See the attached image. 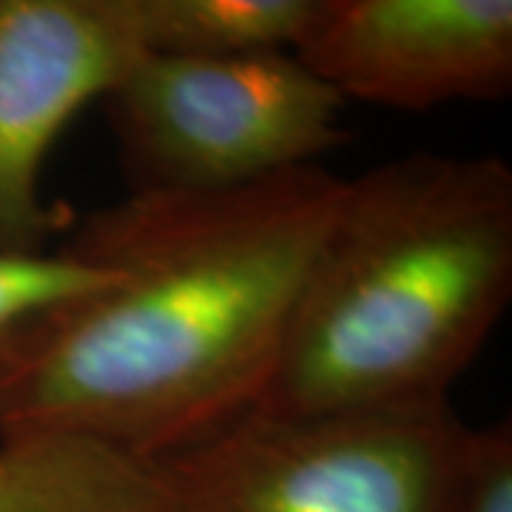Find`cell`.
Returning <instances> with one entry per match:
<instances>
[{
    "instance_id": "52a82bcc",
    "label": "cell",
    "mask_w": 512,
    "mask_h": 512,
    "mask_svg": "<svg viewBox=\"0 0 512 512\" xmlns=\"http://www.w3.org/2000/svg\"><path fill=\"white\" fill-rule=\"evenodd\" d=\"M0 512H165L154 461L72 436L0 441Z\"/></svg>"
},
{
    "instance_id": "3957f363",
    "label": "cell",
    "mask_w": 512,
    "mask_h": 512,
    "mask_svg": "<svg viewBox=\"0 0 512 512\" xmlns=\"http://www.w3.org/2000/svg\"><path fill=\"white\" fill-rule=\"evenodd\" d=\"M470 436L450 402L254 410L154 467L165 512H444Z\"/></svg>"
},
{
    "instance_id": "6da1fadb",
    "label": "cell",
    "mask_w": 512,
    "mask_h": 512,
    "mask_svg": "<svg viewBox=\"0 0 512 512\" xmlns=\"http://www.w3.org/2000/svg\"><path fill=\"white\" fill-rule=\"evenodd\" d=\"M345 177L296 168L234 191H128L60 248L111 268L0 353V441L72 436L163 458L254 413Z\"/></svg>"
},
{
    "instance_id": "8992f818",
    "label": "cell",
    "mask_w": 512,
    "mask_h": 512,
    "mask_svg": "<svg viewBox=\"0 0 512 512\" xmlns=\"http://www.w3.org/2000/svg\"><path fill=\"white\" fill-rule=\"evenodd\" d=\"M345 100L430 111L512 89L510 0H322L293 52Z\"/></svg>"
},
{
    "instance_id": "ba28073f",
    "label": "cell",
    "mask_w": 512,
    "mask_h": 512,
    "mask_svg": "<svg viewBox=\"0 0 512 512\" xmlns=\"http://www.w3.org/2000/svg\"><path fill=\"white\" fill-rule=\"evenodd\" d=\"M128 9L148 55H293L322 0H128Z\"/></svg>"
},
{
    "instance_id": "7a4b0ae2",
    "label": "cell",
    "mask_w": 512,
    "mask_h": 512,
    "mask_svg": "<svg viewBox=\"0 0 512 512\" xmlns=\"http://www.w3.org/2000/svg\"><path fill=\"white\" fill-rule=\"evenodd\" d=\"M510 296V163L373 165L345 180L256 413L450 402Z\"/></svg>"
},
{
    "instance_id": "277c9868",
    "label": "cell",
    "mask_w": 512,
    "mask_h": 512,
    "mask_svg": "<svg viewBox=\"0 0 512 512\" xmlns=\"http://www.w3.org/2000/svg\"><path fill=\"white\" fill-rule=\"evenodd\" d=\"M100 103L131 191L248 188L348 143V100L291 52H143Z\"/></svg>"
},
{
    "instance_id": "9c48e42d",
    "label": "cell",
    "mask_w": 512,
    "mask_h": 512,
    "mask_svg": "<svg viewBox=\"0 0 512 512\" xmlns=\"http://www.w3.org/2000/svg\"><path fill=\"white\" fill-rule=\"evenodd\" d=\"M111 276L60 245L40 254L0 251V353L37 316L106 288Z\"/></svg>"
},
{
    "instance_id": "30bf717a",
    "label": "cell",
    "mask_w": 512,
    "mask_h": 512,
    "mask_svg": "<svg viewBox=\"0 0 512 512\" xmlns=\"http://www.w3.org/2000/svg\"><path fill=\"white\" fill-rule=\"evenodd\" d=\"M444 512H512V424L473 430Z\"/></svg>"
},
{
    "instance_id": "5b68a950",
    "label": "cell",
    "mask_w": 512,
    "mask_h": 512,
    "mask_svg": "<svg viewBox=\"0 0 512 512\" xmlns=\"http://www.w3.org/2000/svg\"><path fill=\"white\" fill-rule=\"evenodd\" d=\"M140 55L128 0H0V251L72 231L77 214L43 194L46 160Z\"/></svg>"
}]
</instances>
